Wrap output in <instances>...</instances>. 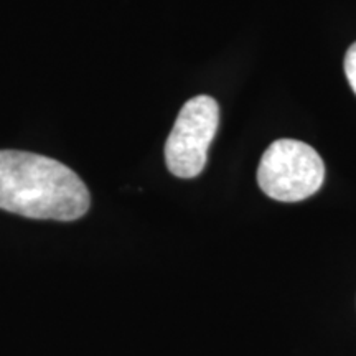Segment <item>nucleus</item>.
Segmentation results:
<instances>
[{"mask_svg":"<svg viewBox=\"0 0 356 356\" xmlns=\"http://www.w3.org/2000/svg\"><path fill=\"white\" fill-rule=\"evenodd\" d=\"M220 124V106L210 96L191 97L180 109L165 144V162L178 178H195L207 165Z\"/></svg>","mask_w":356,"mask_h":356,"instance_id":"nucleus-3","label":"nucleus"},{"mask_svg":"<svg viewBox=\"0 0 356 356\" xmlns=\"http://www.w3.org/2000/svg\"><path fill=\"white\" fill-rule=\"evenodd\" d=\"M91 207L88 186L55 159L0 150V210L32 220L76 221Z\"/></svg>","mask_w":356,"mask_h":356,"instance_id":"nucleus-1","label":"nucleus"},{"mask_svg":"<svg viewBox=\"0 0 356 356\" xmlns=\"http://www.w3.org/2000/svg\"><path fill=\"white\" fill-rule=\"evenodd\" d=\"M325 165L317 150L305 142L279 139L267 147L257 168V184L269 198L296 203L317 193Z\"/></svg>","mask_w":356,"mask_h":356,"instance_id":"nucleus-2","label":"nucleus"},{"mask_svg":"<svg viewBox=\"0 0 356 356\" xmlns=\"http://www.w3.org/2000/svg\"><path fill=\"white\" fill-rule=\"evenodd\" d=\"M345 74L351 89H353V92L356 95V43L351 44L345 55Z\"/></svg>","mask_w":356,"mask_h":356,"instance_id":"nucleus-4","label":"nucleus"}]
</instances>
